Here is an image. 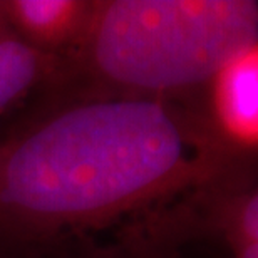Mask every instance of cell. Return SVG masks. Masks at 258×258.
<instances>
[{"label": "cell", "instance_id": "obj_7", "mask_svg": "<svg viewBox=\"0 0 258 258\" xmlns=\"http://www.w3.org/2000/svg\"><path fill=\"white\" fill-rule=\"evenodd\" d=\"M0 114H4V112H2V111H0Z\"/></svg>", "mask_w": 258, "mask_h": 258}, {"label": "cell", "instance_id": "obj_1", "mask_svg": "<svg viewBox=\"0 0 258 258\" xmlns=\"http://www.w3.org/2000/svg\"><path fill=\"white\" fill-rule=\"evenodd\" d=\"M248 161L188 99L74 94L0 143V245L102 233Z\"/></svg>", "mask_w": 258, "mask_h": 258}, {"label": "cell", "instance_id": "obj_6", "mask_svg": "<svg viewBox=\"0 0 258 258\" xmlns=\"http://www.w3.org/2000/svg\"><path fill=\"white\" fill-rule=\"evenodd\" d=\"M230 258H258V245H248L236 251H231Z\"/></svg>", "mask_w": 258, "mask_h": 258}, {"label": "cell", "instance_id": "obj_2", "mask_svg": "<svg viewBox=\"0 0 258 258\" xmlns=\"http://www.w3.org/2000/svg\"><path fill=\"white\" fill-rule=\"evenodd\" d=\"M258 44L255 0H94L54 87L74 94L188 99Z\"/></svg>", "mask_w": 258, "mask_h": 258}, {"label": "cell", "instance_id": "obj_3", "mask_svg": "<svg viewBox=\"0 0 258 258\" xmlns=\"http://www.w3.org/2000/svg\"><path fill=\"white\" fill-rule=\"evenodd\" d=\"M114 233L81 235L27 245H4L0 258H181L188 243L169 208L116 226Z\"/></svg>", "mask_w": 258, "mask_h": 258}, {"label": "cell", "instance_id": "obj_4", "mask_svg": "<svg viewBox=\"0 0 258 258\" xmlns=\"http://www.w3.org/2000/svg\"><path fill=\"white\" fill-rule=\"evenodd\" d=\"M203 92L205 116L215 134L240 156L258 148V44L245 47L220 66Z\"/></svg>", "mask_w": 258, "mask_h": 258}, {"label": "cell", "instance_id": "obj_5", "mask_svg": "<svg viewBox=\"0 0 258 258\" xmlns=\"http://www.w3.org/2000/svg\"><path fill=\"white\" fill-rule=\"evenodd\" d=\"M94 0H0V17L45 54H71L89 25Z\"/></svg>", "mask_w": 258, "mask_h": 258}]
</instances>
